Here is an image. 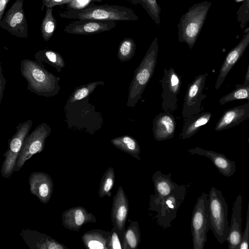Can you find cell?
Instances as JSON below:
<instances>
[{
    "instance_id": "6da1fadb",
    "label": "cell",
    "mask_w": 249,
    "mask_h": 249,
    "mask_svg": "<svg viewBox=\"0 0 249 249\" xmlns=\"http://www.w3.org/2000/svg\"><path fill=\"white\" fill-rule=\"evenodd\" d=\"M20 73L27 82V89L39 96L49 97L60 89V78L49 72L36 60L25 59L20 62Z\"/></svg>"
},
{
    "instance_id": "7a4b0ae2",
    "label": "cell",
    "mask_w": 249,
    "mask_h": 249,
    "mask_svg": "<svg viewBox=\"0 0 249 249\" xmlns=\"http://www.w3.org/2000/svg\"><path fill=\"white\" fill-rule=\"evenodd\" d=\"M61 18L94 20L134 21L138 17L131 9L118 5H95L93 3L81 9L70 7L59 14Z\"/></svg>"
},
{
    "instance_id": "3957f363",
    "label": "cell",
    "mask_w": 249,
    "mask_h": 249,
    "mask_svg": "<svg viewBox=\"0 0 249 249\" xmlns=\"http://www.w3.org/2000/svg\"><path fill=\"white\" fill-rule=\"evenodd\" d=\"M159 52L158 39L155 37L144 56L134 71L129 88L126 106L134 107L142 99L146 85L150 81L155 69Z\"/></svg>"
},
{
    "instance_id": "277c9868",
    "label": "cell",
    "mask_w": 249,
    "mask_h": 249,
    "mask_svg": "<svg viewBox=\"0 0 249 249\" xmlns=\"http://www.w3.org/2000/svg\"><path fill=\"white\" fill-rule=\"evenodd\" d=\"M211 3L204 1L194 4L181 17L177 27L178 40L192 49L205 21Z\"/></svg>"
},
{
    "instance_id": "5b68a950",
    "label": "cell",
    "mask_w": 249,
    "mask_h": 249,
    "mask_svg": "<svg viewBox=\"0 0 249 249\" xmlns=\"http://www.w3.org/2000/svg\"><path fill=\"white\" fill-rule=\"evenodd\" d=\"M210 229L220 244L226 241L229 232L228 207L222 193L212 187L208 194Z\"/></svg>"
},
{
    "instance_id": "8992f818",
    "label": "cell",
    "mask_w": 249,
    "mask_h": 249,
    "mask_svg": "<svg viewBox=\"0 0 249 249\" xmlns=\"http://www.w3.org/2000/svg\"><path fill=\"white\" fill-rule=\"evenodd\" d=\"M210 229L208 194L203 192L197 199L191 217V229L194 249L204 248Z\"/></svg>"
},
{
    "instance_id": "52a82bcc",
    "label": "cell",
    "mask_w": 249,
    "mask_h": 249,
    "mask_svg": "<svg viewBox=\"0 0 249 249\" xmlns=\"http://www.w3.org/2000/svg\"><path fill=\"white\" fill-rule=\"evenodd\" d=\"M186 186L178 184L169 196L149 210L156 213L153 218L163 229H166L171 227L172 221L177 217L178 210L185 199Z\"/></svg>"
},
{
    "instance_id": "ba28073f",
    "label": "cell",
    "mask_w": 249,
    "mask_h": 249,
    "mask_svg": "<svg viewBox=\"0 0 249 249\" xmlns=\"http://www.w3.org/2000/svg\"><path fill=\"white\" fill-rule=\"evenodd\" d=\"M32 125L31 119L19 123L16 133L8 141V147L3 154L4 160L1 166V176L9 178L13 175L25 139L29 135Z\"/></svg>"
},
{
    "instance_id": "9c48e42d",
    "label": "cell",
    "mask_w": 249,
    "mask_h": 249,
    "mask_svg": "<svg viewBox=\"0 0 249 249\" xmlns=\"http://www.w3.org/2000/svg\"><path fill=\"white\" fill-rule=\"evenodd\" d=\"M51 131V127L47 124L42 123L29 134L23 142L14 172L19 171L27 160L43 150L45 141Z\"/></svg>"
},
{
    "instance_id": "30bf717a",
    "label": "cell",
    "mask_w": 249,
    "mask_h": 249,
    "mask_svg": "<svg viewBox=\"0 0 249 249\" xmlns=\"http://www.w3.org/2000/svg\"><path fill=\"white\" fill-rule=\"evenodd\" d=\"M24 0H16L0 21V27L13 36L27 38L28 23L23 6Z\"/></svg>"
},
{
    "instance_id": "8fae6325",
    "label": "cell",
    "mask_w": 249,
    "mask_h": 249,
    "mask_svg": "<svg viewBox=\"0 0 249 249\" xmlns=\"http://www.w3.org/2000/svg\"><path fill=\"white\" fill-rule=\"evenodd\" d=\"M207 75L208 73H205L196 76L188 85L182 111L183 118L186 119L200 113L202 101L206 97L202 91Z\"/></svg>"
},
{
    "instance_id": "7c38bea8",
    "label": "cell",
    "mask_w": 249,
    "mask_h": 249,
    "mask_svg": "<svg viewBox=\"0 0 249 249\" xmlns=\"http://www.w3.org/2000/svg\"><path fill=\"white\" fill-rule=\"evenodd\" d=\"M181 85L180 77L173 68L164 69V76L161 80L162 92V109L165 112L175 111L178 104V96Z\"/></svg>"
},
{
    "instance_id": "4fadbf2b",
    "label": "cell",
    "mask_w": 249,
    "mask_h": 249,
    "mask_svg": "<svg viewBox=\"0 0 249 249\" xmlns=\"http://www.w3.org/2000/svg\"><path fill=\"white\" fill-rule=\"evenodd\" d=\"M129 210L128 200L122 186H120L113 197L111 221L123 241Z\"/></svg>"
},
{
    "instance_id": "5bb4252c",
    "label": "cell",
    "mask_w": 249,
    "mask_h": 249,
    "mask_svg": "<svg viewBox=\"0 0 249 249\" xmlns=\"http://www.w3.org/2000/svg\"><path fill=\"white\" fill-rule=\"evenodd\" d=\"M116 26L114 20L79 19L70 23L64 30L71 34L89 35L108 31Z\"/></svg>"
},
{
    "instance_id": "9a60e30c",
    "label": "cell",
    "mask_w": 249,
    "mask_h": 249,
    "mask_svg": "<svg viewBox=\"0 0 249 249\" xmlns=\"http://www.w3.org/2000/svg\"><path fill=\"white\" fill-rule=\"evenodd\" d=\"M28 182L30 193L43 204H47L53 191V182L48 174L36 171L31 173Z\"/></svg>"
},
{
    "instance_id": "2e32d148",
    "label": "cell",
    "mask_w": 249,
    "mask_h": 249,
    "mask_svg": "<svg viewBox=\"0 0 249 249\" xmlns=\"http://www.w3.org/2000/svg\"><path fill=\"white\" fill-rule=\"evenodd\" d=\"M61 219L65 228L75 231H79L87 223H95L97 221L95 215L82 206L73 207L64 211Z\"/></svg>"
},
{
    "instance_id": "e0dca14e",
    "label": "cell",
    "mask_w": 249,
    "mask_h": 249,
    "mask_svg": "<svg viewBox=\"0 0 249 249\" xmlns=\"http://www.w3.org/2000/svg\"><path fill=\"white\" fill-rule=\"evenodd\" d=\"M20 236L31 249H68L52 237L36 230L23 229L19 233Z\"/></svg>"
},
{
    "instance_id": "ac0fdd59",
    "label": "cell",
    "mask_w": 249,
    "mask_h": 249,
    "mask_svg": "<svg viewBox=\"0 0 249 249\" xmlns=\"http://www.w3.org/2000/svg\"><path fill=\"white\" fill-rule=\"evenodd\" d=\"M171 177V173L165 175L160 171H157L153 174L152 178L155 194L150 196L149 210L158 205L162 199L169 196L178 185V184L172 180Z\"/></svg>"
},
{
    "instance_id": "d6986e66",
    "label": "cell",
    "mask_w": 249,
    "mask_h": 249,
    "mask_svg": "<svg viewBox=\"0 0 249 249\" xmlns=\"http://www.w3.org/2000/svg\"><path fill=\"white\" fill-rule=\"evenodd\" d=\"M242 196L240 193L235 198L232 208L229 232L227 239L229 249H238L242 239Z\"/></svg>"
},
{
    "instance_id": "ffe728a7",
    "label": "cell",
    "mask_w": 249,
    "mask_h": 249,
    "mask_svg": "<svg viewBox=\"0 0 249 249\" xmlns=\"http://www.w3.org/2000/svg\"><path fill=\"white\" fill-rule=\"evenodd\" d=\"M188 151L192 155L196 154L209 158L219 172L224 176L231 177L236 171L235 161L229 159L223 154L198 147L189 149Z\"/></svg>"
},
{
    "instance_id": "44dd1931",
    "label": "cell",
    "mask_w": 249,
    "mask_h": 249,
    "mask_svg": "<svg viewBox=\"0 0 249 249\" xmlns=\"http://www.w3.org/2000/svg\"><path fill=\"white\" fill-rule=\"evenodd\" d=\"M249 119V103L229 108L224 112L215 126L216 131L233 127Z\"/></svg>"
},
{
    "instance_id": "7402d4cb",
    "label": "cell",
    "mask_w": 249,
    "mask_h": 249,
    "mask_svg": "<svg viewBox=\"0 0 249 249\" xmlns=\"http://www.w3.org/2000/svg\"><path fill=\"white\" fill-rule=\"evenodd\" d=\"M176 127L175 118L170 112L159 114L153 121L152 130L155 139L162 141L172 139Z\"/></svg>"
},
{
    "instance_id": "603a6c76",
    "label": "cell",
    "mask_w": 249,
    "mask_h": 249,
    "mask_svg": "<svg viewBox=\"0 0 249 249\" xmlns=\"http://www.w3.org/2000/svg\"><path fill=\"white\" fill-rule=\"evenodd\" d=\"M110 231L101 229H92L85 232L82 241L88 249H108V241Z\"/></svg>"
},
{
    "instance_id": "cb8c5ba5",
    "label": "cell",
    "mask_w": 249,
    "mask_h": 249,
    "mask_svg": "<svg viewBox=\"0 0 249 249\" xmlns=\"http://www.w3.org/2000/svg\"><path fill=\"white\" fill-rule=\"evenodd\" d=\"M212 115L211 112H204L186 119L179 138L184 140L194 136L202 126L209 122Z\"/></svg>"
},
{
    "instance_id": "d4e9b609",
    "label": "cell",
    "mask_w": 249,
    "mask_h": 249,
    "mask_svg": "<svg viewBox=\"0 0 249 249\" xmlns=\"http://www.w3.org/2000/svg\"><path fill=\"white\" fill-rule=\"evenodd\" d=\"M113 145L121 151L126 153L139 160L141 149L137 140L129 135H123L113 138L110 140Z\"/></svg>"
},
{
    "instance_id": "484cf974",
    "label": "cell",
    "mask_w": 249,
    "mask_h": 249,
    "mask_svg": "<svg viewBox=\"0 0 249 249\" xmlns=\"http://www.w3.org/2000/svg\"><path fill=\"white\" fill-rule=\"evenodd\" d=\"M141 242V232L139 222L130 221L125 230L122 241L123 249H137Z\"/></svg>"
},
{
    "instance_id": "4316f807",
    "label": "cell",
    "mask_w": 249,
    "mask_h": 249,
    "mask_svg": "<svg viewBox=\"0 0 249 249\" xmlns=\"http://www.w3.org/2000/svg\"><path fill=\"white\" fill-rule=\"evenodd\" d=\"M35 58L38 62H45L56 69L58 72L61 71L65 63L63 57L58 53L48 49L37 52L35 54Z\"/></svg>"
},
{
    "instance_id": "83f0119b",
    "label": "cell",
    "mask_w": 249,
    "mask_h": 249,
    "mask_svg": "<svg viewBox=\"0 0 249 249\" xmlns=\"http://www.w3.org/2000/svg\"><path fill=\"white\" fill-rule=\"evenodd\" d=\"M53 8L47 7L45 17L40 26L42 36L46 41L51 39L56 27V21L53 15Z\"/></svg>"
},
{
    "instance_id": "f1b7e54d",
    "label": "cell",
    "mask_w": 249,
    "mask_h": 249,
    "mask_svg": "<svg viewBox=\"0 0 249 249\" xmlns=\"http://www.w3.org/2000/svg\"><path fill=\"white\" fill-rule=\"evenodd\" d=\"M115 182V172L113 168L109 167L103 174L99 185L98 195L100 198L110 196L111 191Z\"/></svg>"
},
{
    "instance_id": "f546056e",
    "label": "cell",
    "mask_w": 249,
    "mask_h": 249,
    "mask_svg": "<svg viewBox=\"0 0 249 249\" xmlns=\"http://www.w3.org/2000/svg\"><path fill=\"white\" fill-rule=\"evenodd\" d=\"M133 4H141L155 23L159 25L161 9L157 0H130Z\"/></svg>"
},
{
    "instance_id": "4dcf8cb0",
    "label": "cell",
    "mask_w": 249,
    "mask_h": 249,
    "mask_svg": "<svg viewBox=\"0 0 249 249\" xmlns=\"http://www.w3.org/2000/svg\"><path fill=\"white\" fill-rule=\"evenodd\" d=\"M136 44L134 40L129 37L122 40L119 44L117 56L121 62L130 60L134 55Z\"/></svg>"
},
{
    "instance_id": "1f68e13d",
    "label": "cell",
    "mask_w": 249,
    "mask_h": 249,
    "mask_svg": "<svg viewBox=\"0 0 249 249\" xmlns=\"http://www.w3.org/2000/svg\"><path fill=\"white\" fill-rule=\"evenodd\" d=\"M105 82L101 81L89 83L88 84L81 86L75 89L71 94L68 102L69 103H73L77 101L82 100L89 95L93 92L95 89L99 85H104Z\"/></svg>"
},
{
    "instance_id": "d6a6232c",
    "label": "cell",
    "mask_w": 249,
    "mask_h": 249,
    "mask_svg": "<svg viewBox=\"0 0 249 249\" xmlns=\"http://www.w3.org/2000/svg\"><path fill=\"white\" fill-rule=\"evenodd\" d=\"M235 87L234 90L220 98V105H223L232 101L242 99H247L249 103V86H243L241 84H237Z\"/></svg>"
},
{
    "instance_id": "836d02e7",
    "label": "cell",
    "mask_w": 249,
    "mask_h": 249,
    "mask_svg": "<svg viewBox=\"0 0 249 249\" xmlns=\"http://www.w3.org/2000/svg\"><path fill=\"white\" fill-rule=\"evenodd\" d=\"M236 19L243 29L249 21V0H244L236 13Z\"/></svg>"
},
{
    "instance_id": "e575fe53",
    "label": "cell",
    "mask_w": 249,
    "mask_h": 249,
    "mask_svg": "<svg viewBox=\"0 0 249 249\" xmlns=\"http://www.w3.org/2000/svg\"><path fill=\"white\" fill-rule=\"evenodd\" d=\"M123 249L122 240L117 230L113 227L108 241V249Z\"/></svg>"
},
{
    "instance_id": "d590c367",
    "label": "cell",
    "mask_w": 249,
    "mask_h": 249,
    "mask_svg": "<svg viewBox=\"0 0 249 249\" xmlns=\"http://www.w3.org/2000/svg\"><path fill=\"white\" fill-rule=\"evenodd\" d=\"M249 248V199L248 204L245 228L242 233V241L238 249H248Z\"/></svg>"
},
{
    "instance_id": "8d00e7d4",
    "label": "cell",
    "mask_w": 249,
    "mask_h": 249,
    "mask_svg": "<svg viewBox=\"0 0 249 249\" xmlns=\"http://www.w3.org/2000/svg\"><path fill=\"white\" fill-rule=\"evenodd\" d=\"M74 0H42V5L47 7H53L56 5L70 3Z\"/></svg>"
},
{
    "instance_id": "74e56055",
    "label": "cell",
    "mask_w": 249,
    "mask_h": 249,
    "mask_svg": "<svg viewBox=\"0 0 249 249\" xmlns=\"http://www.w3.org/2000/svg\"><path fill=\"white\" fill-rule=\"evenodd\" d=\"M0 102H1L2 97H3V94L4 89L5 88V85L6 83V80L3 75L2 73V68L0 65Z\"/></svg>"
},
{
    "instance_id": "f35d334b",
    "label": "cell",
    "mask_w": 249,
    "mask_h": 249,
    "mask_svg": "<svg viewBox=\"0 0 249 249\" xmlns=\"http://www.w3.org/2000/svg\"><path fill=\"white\" fill-rule=\"evenodd\" d=\"M9 0H0V21L2 19L6 6Z\"/></svg>"
},
{
    "instance_id": "ab89813d",
    "label": "cell",
    "mask_w": 249,
    "mask_h": 249,
    "mask_svg": "<svg viewBox=\"0 0 249 249\" xmlns=\"http://www.w3.org/2000/svg\"><path fill=\"white\" fill-rule=\"evenodd\" d=\"M242 85L243 86H249V65L245 75L244 82Z\"/></svg>"
},
{
    "instance_id": "60d3db41",
    "label": "cell",
    "mask_w": 249,
    "mask_h": 249,
    "mask_svg": "<svg viewBox=\"0 0 249 249\" xmlns=\"http://www.w3.org/2000/svg\"><path fill=\"white\" fill-rule=\"evenodd\" d=\"M90 1H94V2H101L103 0H90Z\"/></svg>"
},
{
    "instance_id": "b9f144b4",
    "label": "cell",
    "mask_w": 249,
    "mask_h": 249,
    "mask_svg": "<svg viewBox=\"0 0 249 249\" xmlns=\"http://www.w3.org/2000/svg\"><path fill=\"white\" fill-rule=\"evenodd\" d=\"M236 2H240L241 1H242V0H234Z\"/></svg>"
},
{
    "instance_id": "7bdbcfd3",
    "label": "cell",
    "mask_w": 249,
    "mask_h": 249,
    "mask_svg": "<svg viewBox=\"0 0 249 249\" xmlns=\"http://www.w3.org/2000/svg\"><path fill=\"white\" fill-rule=\"evenodd\" d=\"M248 142L249 143V139H248Z\"/></svg>"
}]
</instances>
